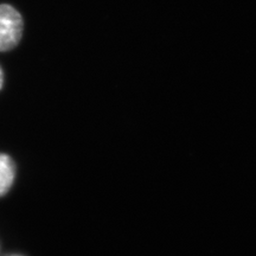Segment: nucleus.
<instances>
[{
	"label": "nucleus",
	"instance_id": "obj_3",
	"mask_svg": "<svg viewBox=\"0 0 256 256\" xmlns=\"http://www.w3.org/2000/svg\"><path fill=\"white\" fill-rule=\"evenodd\" d=\"M4 86H5V72H4V68H2V66L0 64V92L2 90Z\"/></svg>",
	"mask_w": 256,
	"mask_h": 256
},
{
	"label": "nucleus",
	"instance_id": "obj_2",
	"mask_svg": "<svg viewBox=\"0 0 256 256\" xmlns=\"http://www.w3.org/2000/svg\"><path fill=\"white\" fill-rule=\"evenodd\" d=\"M16 162L6 153L0 152V197L8 194L14 183Z\"/></svg>",
	"mask_w": 256,
	"mask_h": 256
},
{
	"label": "nucleus",
	"instance_id": "obj_1",
	"mask_svg": "<svg viewBox=\"0 0 256 256\" xmlns=\"http://www.w3.org/2000/svg\"><path fill=\"white\" fill-rule=\"evenodd\" d=\"M25 31V22L22 12L14 5L0 2V52L14 50Z\"/></svg>",
	"mask_w": 256,
	"mask_h": 256
}]
</instances>
